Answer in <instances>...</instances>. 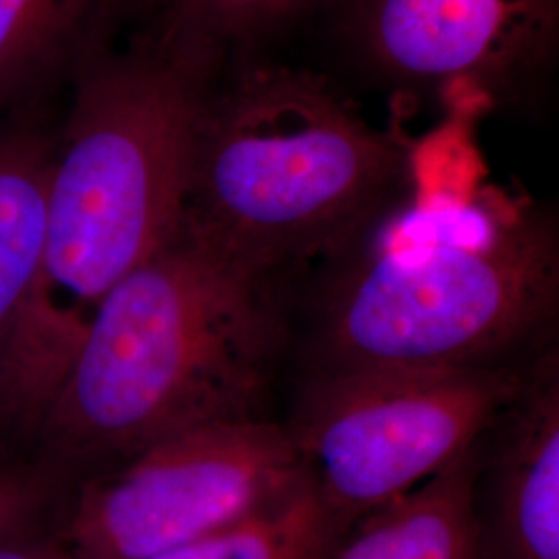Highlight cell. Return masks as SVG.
Instances as JSON below:
<instances>
[{"label":"cell","instance_id":"cell-1","mask_svg":"<svg viewBox=\"0 0 559 559\" xmlns=\"http://www.w3.org/2000/svg\"><path fill=\"white\" fill-rule=\"evenodd\" d=\"M413 141V187L340 255L311 373L519 365L558 318L556 216L473 177V120Z\"/></svg>","mask_w":559,"mask_h":559},{"label":"cell","instance_id":"cell-2","mask_svg":"<svg viewBox=\"0 0 559 559\" xmlns=\"http://www.w3.org/2000/svg\"><path fill=\"white\" fill-rule=\"evenodd\" d=\"M216 44L108 60L55 147L40 270L0 353V427L36 431L104 297L182 228Z\"/></svg>","mask_w":559,"mask_h":559},{"label":"cell","instance_id":"cell-3","mask_svg":"<svg viewBox=\"0 0 559 559\" xmlns=\"http://www.w3.org/2000/svg\"><path fill=\"white\" fill-rule=\"evenodd\" d=\"M282 328L272 284L180 228L104 297L36 436L92 475L185 431L260 419Z\"/></svg>","mask_w":559,"mask_h":559},{"label":"cell","instance_id":"cell-4","mask_svg":"<svg viewBox=\"0 0 559 559\" xmlns=\"http://www.w3.org/2000/svg\"><path fill=\"white\" fill-rule=\"evenodd\" d=\"M413 141L321 75L247 67L203 104L182 230L267 284L338 260L408 195Z\"/></svg>","mask_w":559,"mask_h":559},{"label":"cell","instance_id":"cell-5","mask_svg":"<svg viewBox=\"0 0 559 559\" xmlns=\"http://www.w3.org/2000/svg\"><path fill=\"white\" fill-rule=\"evenodd\" d=\"M526 367L311 373L284 425L300 466L344 519L433 479L514 399Z\"/></svg>","mask_w":559,"mask_h":559},{"label":"cell","instance_id":"cell-6","mask_svg":"<svg viewBox=\"0 0 559 559\" xmlns=\"http://www.w3.org/2000/svg\"><path fill=\"white\" fill-rule=\"evenodd\" d=\"M305 477L284 425H205L83 477L59 535L80 559H152L280 500Z\"/></svg>","mask_w":559,"mask_h":559},{"label":"cell","instance_id":"cell-7","mask_svg":"<svg viewBox=\"0 0 559 559\" xmlns=\"http://www.w3.org/2000/svg\"><path fill=\"white\" fill-rule=\"evenodd\" d=\"M338 15L369 75L448 110L520 104L558 59L559 0H340Z\"/></svg>","mask_w":559,"mask_h":559},{"label":"cell","instance_id":"cell-8","mask_svg":"<svg viewBox=\"0 0 559 559\" xmlns=\"http://www.w3.org/2000/svg\"><path fill=\"white\" fill-rule=\"evenodd\" d=\"M479 559H559L558 353L533 360L475 443Z\"/></svg>","mask_w":559,"mask_h":559},{"label":"cell","instance_id":"cell-9","mask_svg":"<svg viewBox=\"0 0 559 559\" xmlns=\"http://www.w3.org/2000/svg\"><path fill=\"white\" fill-rule=\"evenodd\" d=\"M475 445L433 479L353 522L332 559H479Z\"/></svg>","mask_w":559,"mask_h":559},{"label":"cell","instance_id":"cell-10","mask_svg":"<svg viewBox=\"0 0 559 559\" xmlns=\"http://www.w3.org/2000/svg\"><path fill=\"white\" fill-rule=\"evenodd\" d=\"M52 156L40 138H0V353L40 270Z\"/></svg>","mask_w":559,"mask_h":559},{"label":"cell","instance_id":"cell-11","mask_svg":"<svg viewBox=\"0 0 559 559\" xmlns=\"http://www.w3.org/2000/svg\"><path fill=\"white\" fill-rule=\"evenodd\" d=\"M350 526L307 475L280 500L152 559H332Z\"/></svg>","mask_w":559,"mask_h":559},{"label":"cell","instance_id":"cell-12","mask_svg":"<svg viewBox=\"0 0 559 559\" xmlns=\"http://www.w3.org/2000/svg\"><path fill=\"white\" fill-rule=\"evenodd\" d=\"M96 0H0V87L50 57Z\"/></svg>","mask_w":559,"mask_h":559},{"label":"cell","instance_id":"cell-13","mask_svg":"<svg viewBox=\"0 0 559 559\" xmlns=\"http://www.w3.org/2000/svg\"><path fill=\"white\" fill-rule=\"evenodd\" d=\"M64 475L41 462L0 466V543L34 533L59 496Z\"/></svg>","mask_w":559,"mask_h":559},{"label":"cell","instance_id":"cell-14","mask_svg":"<svg viewBox=\"0 0 559 559\" xmlns=\"http://www.w3.org/2000/svg\"><path fill=\"white\" fill-rule=\"evenodd\" d=\"M300 0H177L185 34L218 46L224 38H237L265 25Z\"/></svg>","mask_w":559,"mask_h":559},{"label":"cell","instance_id":"cell-15","mask_svg":"<svg viewBox=\"0 0 559 559\" xmlns=\"http://www.w3.org/2000/svg\"><path fill=\"white\" fill-rule=\"evenodd\" d=\"M0 559H80L62 540L59 531L55 535H41L38 531L0 543Z\"/></svg>","mask_w":559,"mask_h":559}]
</instances>
